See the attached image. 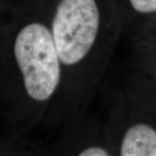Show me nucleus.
Returning <instances> with one entry per match:
<instances>
[{
	"mask_svg": "<svg viewBox=\"0 0 156 156\" xmlns=\"http://www.w3.org/2000/svg\"><path fill=\"white\" fill-rule=\"evenodd\" d=\"M101 0H57L49 26L64 78V119L90 107L114 64L123 37L118 7Z\"/></svg>",
	"mask_w": 156,
	"mask_h": 156,
	"instance_id": "nucleus-1",
	"label": "nucleus"
},
{
	"mask_svg": "<svg viewBox=\"0 0 156 156\" xmlns=\"http://www.w3.org/2000/svg\"><path fill=\"white\" fill-rule=\"evenodd\" d=\"M7 37L6 52L17 117L28 128L64 119V78L49 17H29Z\"/></svg>",
	"mask_w": 156,
	"mask_h": 156,
	"instance_id": "nucleus-2",
	"label": "nucleus"
},
{
	"mask_svg": "<svg viewBox=\"0 0 156 156\" xmlns=\"http://www.w3.org/2000/svg\"><path fill=\"white\" fill-rule=\"evenodd\" d=\"M128 55L120 77L156 82V21H150L130 34Z\"/></svg>",
	"mask_w": 156,
	"mask_h": 156,
	"instance_id": "nucleus-3",
	"label": "nucleus"
},
{
	"mask_svg": "<svg viewBox=\"0 0 156 156\" xmlns=\"http://www.w3.org/2000/svg\"><path fill=\"white\" fill-rule=\"evenodd\" d=\"M107 84L156 121V82L120 77L117 85Z\"/></svg>",
	"mask_w": 156,
	"mask_h": 156,
	"instance_id": "nucleus-4",
	"label": "nucleus"
},
{
	"mask_svg": "<svg viewBox=\"0 0 156 156\" xmlns=\"http://www.w3.org/2000/svg\"><path fill=\"white\" fill-rule=\"evenodd\" d=\"M123 37L156 18V0H123ZM122 37V39H123Z\"/></svg>",
	"mask_w": 156,
	"mask_h": 156,
	"instance_id": "nucleus-5",
	"label": "nucleus"
},
{
	"mask_svg": "<svg viewBox=\"0 0 156 156\" xmlns=\"http://www.w3.org/2000/svg\"><path fill=\"white\" fill-rule=\"evenodd\" d=\"M72 156H115V154L104 141L93 140L83 141L76 148Z\"/></svg>",
	"mask_w": 156,
	"mask_h": 156,
	"instance_id": "nucleus-6",
	"label": "nucleus"
},
{
	"mask_svg": "<svg viewBox=\"0 0 156 156\" xmlns=\"http://www.w3.org/2000/svg\"><path fill=\"white\" fill-rule=\"evenodd\" d=\"M151 21H156V18H155V19H153V20H151ZM149 22H150V21H149ZM147 23H148V22H147Z\"/></svg>",
	"mask_w": 156,
	"mask_h": 156,
	"instance_id": "nucleus-7",
	"label": "nucleus"
}]
</instances>
